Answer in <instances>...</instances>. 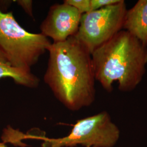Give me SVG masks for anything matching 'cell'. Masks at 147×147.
I'll use <instances>...</instances> for the list:
<instances>
[{
    "instance_id": "obj_1",
    "label": "cell",
    "mask_w": 147,
    "mask_h": 147,
    "mask_svg": "<svg viewBox=\"0 0 147 147\" xmlns=\"http://www.w3.org/2000/svg\"><path fill=\"white\" fill-rule=\"evenodd\" d=\"M44 82L67 109L76 111L92 105L96 94L92 56L75 36L53 42Z\"/></svg>"
},
{
    "instance_id": "obj_2",
    "label": "cell",
    "mask_w": 147,
    "mask_h": 147,
    "mask_svg": "<svg viewBox=\"0 0 147 147\" xmlns=\"http://www.w3.org/2000/svg\"><path fill=\"white\" fill-rule=\"evenodd\" d=\"M95 80L107 92L118 82L123 92L134 90L142 81L147 64V47L121 30L91 54Z\"/></svg>"
},
{
    "instance_id": "obj_3",
    "label": "cell",
    "mask_w": 147,
    "mask_h": 147,
    "mask_svg": "<svg viewBox=\"0 0 147 147\" xmlns=\"http://www.w3.org/2000/svg\"><path fill=\"white\" fill-rule=\"evenodd\" d=\"M52 42L42 33H33L21 26L12 11L0 9V49L16 68L31 72V68Z\"/></svg>"
},
{
    "instance_id": "obj_4",
    "label": "cell",
    "mask_w": 147,
    "mask_h": 147,
    "mask_svg": "<svg viewBox=\"0 0 147 147\" xmlns=\"http://www.w3.org/2000/svg\"><path fill=\"white\" fill-rule=\"evenodd\" d=\"M120 137V130L112 122L109 113L102 111L79 119L68 135L63 138L38 137L44 142L42 147H113Z\"/></svg>"
},
{
    "instance_id": "obj_5",
    "label": "cell",
    "mask_w": 147,
    "mask_h": 147,
    "mask_svg": "<svg viewBox=\"0 0 147 147\" xmlns=\"http://www.w3.org/2000/svg\"><path fill=\"white\" fill-rule=\"evenodd\" d=\"M127 10L125 2L121 0L82 14L75 37L92 54L122 30Z\"/></svg>"
},
{
    "instance_id": "obj_6",
    "label": "cell",
    "mask_w": 147,
    "mask_h": 147,
    "mask_svg": "<svg viewBox=\"0 0 147 147\" xmlns=\"http://www.w3.org/2000/svg\"><path fill=\"white\" fill-rule=\"evenodd\" d=\"M81 16L75 8L64 2L53 5L41 24V33L51 38L53 43L64 42L77 33Z\"/></svg>"
},
{
    "instance_id": "obj_7",
    "label": "cell",
    "mask_w": 147,
    "mask_h": 147,
    "mask_svg": "<svg viewBox=\"0 0 147 147\" xmlns=\"http://www.w3.org/2000/svg\"><path fill=\"white\" fill-rule=\"evenodd\" d=\"M123 29L147 47V0H139L127 10Z\"/></svg>"
},
{
    "instance_id": "obj_8",
    "label": "cell",
    "mask_w": 147,
    "mask_h": 147,
    "mask_svg": "<svg viewBox=\"0 0 147 147\" xmlns=\"http://www.w3.org/2000/svg\"><path fill=\"white\" fill-rule=\"evenodd\" d=\"M9 78L16 84L28 88H37L39 79L32 72H26L14 67L0 49V79Z\"/></svg>"
},
{
    "instance_id": "obj_9",
    "label": "cell",
    "mask_w": 147,
    "mask_h": 147,
    "mask_svg": "<svg viewBox=\"0 0 147 147\" xmlns=\"http://www.w3.org/2000/svg\"><path fill=\"white\" fill-rule=\"evenodd\" d=\"M64 2L75 8L82 15L91 11L90 0H65Z\"/></svg>"
},
{
    "instance_id": "obj_10",
    "label": "cell",
    "mask_w": 147,
    "mask_h": 147,
    "mask_svg": "<svg viewBox=\"0 0 147 147\" xmlns=\"http://www.w3.org/2000/svg\"><path fill=\"white\" fill-rule=\"evenodd\" d=\"M121 0H90L91 11H95L107 6L113 5Z\"/></svg>"
},
{
    "instance_id": "obj_11",
    "label": "cell",
    "mask_w": 147,
    "mask_h": 147,
    "mask_svg": "<svg viewBox=\"0 0 147 147\" xmlns=\"http://www.w3.org/2000/svg\"><path fill=\"white\" fill-rule=\"evenodd\" d=\"M18 4L20 5L27 14L33 18V1L31 0H18L16 1Z\"/></svg>"
},
{
    "instance_id": "obj_12",
    "label": "cell",
    "mask_w": 147,
    "mask_h": 147,
    "mask_svg": "<svg viewBox=\"0 0 147 147\" xmlns=\"http://www.w3.org/2000/svg\"><path fill=\"white\" fill-rule=\"evenodd\" d=\"M0 147H8L6 145H5V143L3 142V143H0Z\"/></svg>"
}]
</instances>
